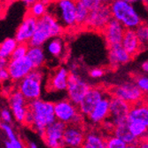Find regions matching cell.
Returning a JSON list of instances; mask_svg holds the SVG:
<instances>
[{
    "label": "cell",
    "instance_id": "6da1fadb",
    "mask_svg": "<svg viewBox=\"0 0 148 148\" xmlns=\"http://www.w3.org/2000/svg\"><path fill=\"white\" fill-rule=\"evenodd\" d=\"M56 120L54 103L37 99L29 103L24 124L31 127L42 137L45 129Z\"/></svg>",
    "mask_w": 148,
    "mask_h": 148
},
{
    "label": "cell",
    "instance_id": "7a4b0ae2",
    "mask_svg": "<svg viewBox=\"0 0 148 148\" xmlns=\"http://www.w3.org/2000/svg\"><path fill=\"white\" fill-rule=\"evenodd\" d=\"M64 28L58 20L47 12L44 16L37 19L36 31L29 45L31 46H43L50 39L60 36Z\"/></svg>",
    "mask_w": 148,
    "mask_h": 148
},
{
    "label": "cell",
    "instance_id": "3957f363",
    "mask_svg": "<svg viewBox=\"0 0 148 148\" xmlns=\"http://www.w3.org/2000/svg\"><path fill=\"white\" fill-rule=\"evenodd\" d=\"M76 0H52L47 12L54 16L64 29L76 26Z\"/></svg>",
    "mask_w": 148,
    "mask_h": 148
},
{
    "label": "cell",
    "instance_id": "277c9868",
    "mask_svg": "<svg viewBox=\"0 0 148 148\" xmlns=\"http://www.w3.org/2000/svg\"><path fill=\"white\" fill-rule=\"evenodd\" d=\"M113 18L122 23L126 29H133L142 24V20L133 4L123 1L113 0L109 4Z\"/></svg>",
    "mask_w": 148,
    "mask_h": 148
},
{
    "label": "cell",
    "instance_id": "5b68a950",
    "mask_svg": "<svg viewBox=\"0 0 148 148\" xmlns=\"http://www.w3.org/2000/svg\"><path fill=\"white\" fill-rule=\"evenodd\" d=\"M44 73L40 69H34L28 75L18 82V90L29 102L40 99L42 94Z\"/></svg>",
    "mask_w": 148,
    "mask_h": 148
},
{
    "label": "cell",
    "instance_id": "8992f818",
    "mask_svg": "<svg viewBox=\"0 0 148 148\" xmlns=\"http://www.w3.org/2000/svg\"><path fill=\"white\" fill-rule=\"evenodd\" d=\"M54 111L56 119L66 124L82 125L84 114L80 112L77 105L70 99H63L54 103Z\"/></svg>",
    "mask_w": 148,
    "mask_h": 148
},
{
    "label": "cell",
    "instance_id": "52a82bcc",
    "mask_svg": "<svg viewBox=\"0 0 148 148\" xmlns=\"http://www.w3.org/2000/svg\"><path fill=\"white\" fill-rule=\"evenodd\" d=\"M113 19L109 4H102L90 11L85 27L90 29L103 31Z\"/></svg>",
    "mask_w": 148,
    "mask_h": 148
},
{
    "label": "cell",
    "instance_id": "ba28073f",
    "mask_svg": "<svg viewBox=\"0 0 148 148\" xmlns=\"http://www.w3.org/2000/svg\"><path fill=\"white\" fill-rule=\"evenodd\" d=\"M144 94L136 82H125L111 89L112 96L122 99L131 105L143 101Z\"/></svg>",
    "mask_w": 148,
    "mask_h": 148
},
{
    "label": "cell",
    "instance_id": "9c48e42d",
    "mask_svg": "<svg viewBox=\"0 0 148 148\" xmlns=\"http://www.w3.org/2000/svg\"><path fill=\"white\" fill-rule=\"evenodd\" d=\"M8 106L13 114V118L17 123L24 124L29 110V101L18 90H12L7 98Z\"/></svg>",
    "mask_w": 148,
    "mask_h": 148
},
{
    "label": "cell",
    "instance_id": "30bf717a",
    "mask_svg": "<svg viewBox=\"0 0 148 148\" xmlns=\"http://www.w3.org/2000/svg\"><path fill=\"white\" fill-rule=\"evenodd\" d=\"M90 88L91 87L89 84L78 74L75 72L70 73L66 93H68L69 99H70L73 103L78 106Z\"/></svg>",
    "mask_w": 148,
    "mask_h": 148
},
{
    "label": "cell",
    "instance_id": "8fae6325",
    "mask_svg": "<svg viewBox=\"0 0 148 148\" xmlns=\"http://www.w3.org/2000/svg\"><path fill=\"white\" fill-rule=\"evenodd\" d=\"M66 124L56 120L50 124L42 135L45 144L51 148H58L63 146V136Z\"/></svg>",
    "mask_w": 148,
    "mask_h": 148
},
{
    "label": "cell",
    "instance_id": "7c38bea8",
    "mask_svg": "<svg viewBox=\"0 0 148 148\" xmlns=\"http://www.w3.org/2000/svg\"><path fill=\"white\" fill-rule=\"evenodd\" d=\"M11 80L14 82H20L21 79L26 77L33 69L34 66L28 56L20 59H10L7 65Z\"/></svg>",
    "mask_w": 148,
    "mask_h": 148
},
{
    "label": "cell",
    "instance_id": "4fadbf2b",
    "mask_svg": "<svg viewBox=\"0 0 148 148\" xmlns=\"http://www.w3.org/2000/svg\"><path fill=\"white\" fill-rule=\"evenodd\" d=\"M132 105L129 102L112 96L110 98V115L107 118L114 123L117 125L128 120V114Z\"/></svg>",
    "mask_w": 148,
    "mask_h": 148
},
{
    "label": "cell",
    "instance_id": "5bb4252c",
    "mask_svg": "<svg viewBox=\"0 0 148 148\" xmlns=\"http://www.w3.org/2000/svg\"><path fill=\"white\" fill-rule=\"evenodd\" d=\"M106 97L104 90L99 87H91L78 105L79 110L84 116H89L97 104Z\"/></svg>",
    "mask_w": 148,
    "mask_h": 148
},
{
    "label": "cell",
    "instance_id": "9a60e30c",
    "mask_svg": "<svg viewBox=\"0 0 148 148\" xmlns=\"http://www.w3.org/2000/svg\"><path fill=\"white\" fill-rule=\"evenodd\" d=\"M84 138L85 134L82 125L66 124L63 136V147H83Z\"/></svg>",
    "mask_w": 148,
    "mask_h": 148
},
{
    "label": "cell",
    "instance_id": "2e32d148",
    "mask_svg": "<svg viewBox=\"0 0 148 148\" xmlns=\"http://www.w3.org/2000/svg\"><path fill=\"white\" fill-rule=\"evenodd\" d=\"M36 23L37 19L30 15L29 13H27V15L24 17L23 21H21L15 32V38L18 43H29L36 31Z\"/></svg>",
    "mask_w": 148,
    "mask_h": 148
},
{
    "label": "cell",
    "instance_id": "e0dca14e",
    "mask_svg": "<svg viewBox=\"0 0 148 148\" xmlns=\"http://www.w3.org/2000/svg\"><path fill=\"white\" fill-rule=\"evenodd\" d=\"M70 72L66 68H60L53 71L47 80V90L50 91L66 90Z\"/></svg>",
    "mask_w": 148,
    "mask_h": 148
},
{
    "label": "cell",
    "instance_id": "ac0fdd59",
    "mask_svg": "<svg viewBox=\"0 0 148 148\" xmlns=\"http://www.w3.org/2000/svg\"><path fill=\"white\" fill-rule=\"evenodd\" d=\"M126 29L122 23L113 18L103 30L107 45L122 44Z\"/></svg>",
    "mask_w": 148,
    "mask_h": 148
},
{
    "label": "cell",
    "instance_id": "d6986e66",
    "mask_svg": "<svg viewBox=\"0 0 148 148\" xmlns=\"http://www.w3.org/2000/svg\"><path fill=\"white\" fill-rule=\"evenodd\" d=\"M110 115V98H103L94 107L88 118L93 124L103 123Z\"/></svg>",
    "mask_w": 148,
    "mask_h": 148
},
{
    "label": "cell",
    "instance_id": "ffe728a7",
    "mask_svg": "<svg viewBox=\"0 0 148 148\" xmlns=\"http://www.w3.org/2000/svg\"><path fill=\"white\" fill-rule=\"evenodd\" d=\"M131 57L122 44L108 45V60L112 66L124 65L130 60Z\"/></svg>",
    "mask_w": 148,
    "mask_h": 148
},
{
    "label": "cell",
    "instance_id": "44dd1931",
    "mask_svg": "<svg viewBox=\"0 0 148 148\" xmlns=\"http://www.w3.org/2000/svg\"><path fill=\"white\" fill-rule=\"evenodd\" d=\"M114 135L123 139L127 145L128 147H137L139 146L140 140H138L130 130L129 127V121H125V122L119 123L114 126L113 130Z\"/></svg>",
    "mask_w": 148,
    "mask_h": 148
},
{
    "label": "cell",
    "instance_id": "7402d4cb",
    "mask_svg": "<svg viewBox=\"0 0 148 148\" xmlns=\"http://www.w3.org/2000/svg\"><path fill=\"white\" fill-rule=\"evenodd\" d=\"M130 122H139L148 126V103L140 101L132 105L128 114Z\"/></svg>",
    "mask_w": 148,
    "mask_h": 148
},
{
    "label": "cell",
    "instance_id": "603a6c76",
    "mask_svg": "<svg viewBox=\"0 0 148 148\" xmlns=\"http://www.w3.org/2000/svg\"><path fill=\"white\" fill-rule=\"evenodd\" d=\"M124 49L133 57L136 55L140 50L141 44L137 36L136 30L133 29H127L122 42Z\"/></svg>",
    "mask_w": 148,
    "mask_h": 148
},
{
    "label": "cell",
    "instance_id": "cb8c5ba5",
    "mask_svg": "<svg viewBox=\"0 0 148 148\" xmlns=\"http://www.w3.org/2000/svg\"><path fill=\"white\" fill-rule=\"evenodd\" d=\"M1 130L6 137V139L4 141V145L6 148H22L26 146V145L20 138H18L16 133L13 130L10 123L2 122Z\"/></svg>",
    "mask_w": 148,
    "mask_h": 148
},
{
    "label": "cell",
    "instance_id": "d4e9b609",
    "mask_svg": "<svg viewBox=\"0 0 148 148\" xmlns=\"http://www.w3.org/2000/svg\"><path fill=\"white\" fill-rule=\"evenodd\" d=\"M27 56L31 60L34 69H41L45 65L46 58L45 51L42 49V46H31L29 45Z\"/></svg>",
    "mask_w": 148,
    "mask_h": 148
},
{
    "label": "cell",
    "instance_id": "484cf974",
    "mask_svg": "<svg viewBox=\"0 0 148 148\" xmlns=\"http://www.w3.org/2000/svg\"><path fill=\"white\" fill-rule=\"evenodd\" d=\"M84 148H105L106 147V139L97 131H90L85 134L83 145Z\"/></svg>",
    "mask_w": 148,
    "mask_h": 148
},
{
    "label": "cell",
    "instance_id": "4316f807",
    "mask_svg": "<svg viewBox=\"0 0 148 148\" xmlns=\"http://www.w3.org/2000/svg\"><path fill=\"white\" fill-rule=\"evenodd\" d=\"M18 44L15 37L5 38L0 45V57L10 60Z\"/></svg>",
    "mask_w": 148,
    "mask_h": 148
},
{
    "label": "cell",
    "instance_id": "83f0119b",
    "mask_svg": "<svg viewBox=\"0 0 148 148\" xmlns=\"http://www.w3.org/2000/svg\"><path fill=\"white\" fill-rule=\"evenodd\" d=\"M46 50L52 57H60L64 51V43L60 36L53 37L46 43Z\"/></svg>",
    "mask_w": 148,
    "mask_h": 148
},
{
    "label": "cell",
    "instance_id": "f1b7e54d",
    "mask_svg": "<svg viewBox=\"0 0 148 148\" xmlns=\"http://www.w3.org/2000/svg\"><path fill=\"white\" fill-rule=\"evenodd\" d=\"M129 127H130V132L138 140H142L146 138L147 127H148L146 124L139 123V122H130L129 121Z\"/></svg>",
    "mask_w": 148,
    "mask_h": 148
},
{
    "label": "cell",
    "instance_id": "f546056e",
    "mask_svg": "<svg viewBox=\"0 0 148 148\" xmlns=\"http://www.w3.org/2000/svg\"><path fill=\"white\" fill-rule=\"evenodd\" d=\"M47 10L48 5L45 3H44L42 0H38V1L33 3L29 6L28 13H29L30 15L34 16L36 19H39L45 14L47 12Z\"/></svg>",
    "mask_w": 148,
    "mask_h": 148
},
{
    "label": "cell",
    "instance_id": "4dcf8cb0",
    "mask_svg": "<svg viewBox=\"0 0 148 148\" xmlns=\"http://www.w3.org/2000/svg\"><path fill=\"white\" fill-rule=\"evenodd\" d=\"M90 9L84 5L82 3L77 2L76 5V26L81 27V26H85L86 21L88 20L89 14H90Z\"/></svg>",
    "mask_w": 148,
    "mask_h": 148
},
{
    "label": "cell",
    "instance_id": "1f68e13d",
    "mask_svg": "<svg viewBox=\"0 0 148 148\" xmlns=\"http://www.w3.org/2000/svg\"><path fill=\"white\" fill-rule=\"evenodd\" d=\"M135 30L141 45H148V25L140 24Z\"/></svg>",
    "mask_w": 148,
    "mask_h": 148
},
{
    "label": "cell",
    "instance_id": "d6a6232c",
    "mask_svg": "<svg viewBox=\"0 0 148 148\" xmlns=\"http://www.w3.org/2000/svg\"><path fill=\"white\" fill-rule=\"evenodd\" d=\"M106 147L107 148H126L128 145L120 138L116 136H112L106 138Z\"/></svg>",
    "mask_w": 148,
    "mask_h": 148
},
{
    "label": "cell",
    "instance_id": "836d02e7",
    "mask_svg": "<svg viewBox=\"0 0 148 148\" xmlns=\"http://www.w3.org/2000/svg\"><path fill=\"white\" fill-rule=\"evenodd\" d=\"M29 48V44L19 43L17 47L15 48L14 51H13L11 59H20V58H23V57L27 56Z\"/></svg>",
    "mask_w": 148,
    "mask_h": 148
},
{
    "label": "cell",
    "instance_id": "e575fe53",
    "mask_svg": "<svg viewBox=\"0 0 148 148\" xmlns=\"http://www.w3.org/2000/svg\"><path fill=\"white\" fill-rule=\"evenodd\" d=\"M135 82L145 94H148V76L147 75H138L136 78Z\"/></svg>",
    "mask_w": 148,
    "mask_h": 148
},
{
    "label": "cell",
    "instance_id": "d590c367",
    "mask_svg": "<svg viewBox=\"0 0 148 148\" xmlns=\"http://www.w3.org/2000/svg\"><path fill=\"white\" fill-rule=\"evenodd\" d=\"M12 118H13V114L9 108H6V107H4V108L1 110V119L3 123H12Z\"/></svg>",
    "mask_w": 148,
    "mask_h": 148
},
{
    "label": "cell",
    "instance_id": "8d00e7d4",
    "mask_svg": "<svg viewBox=\"0 0 148 148\" xmlns=\"http://www.w3.org/2000/svg\"><path fill=\"white\" fill-rule=\"evenodd\" d=\"M77 2L79 3H82L84 5H86L90 10L95 8L100 5H102L101 3V0H76Z\"/></svg>",
    "mask_w": 148,
    "mask_h": 148
},
{
    "label": "cell",
    "instance_id": "74e56055",
    "mask_svg": "<svg viewBox=\"0 0 148 148\" xmlns=\"http://www.w3.org/2000/svg\"><path fill=\"white\" fill-rule=\"evenodd\" d=\"M105 71L102 69L99 68H96V69H93L90 71L89 75L91 78H99L101 76H103Z\"/></svg>",
    "mask_w": 148,
    "mask_h": 148
},
{
    "label": "cell",
    "instance_id": "f35d334b",
    "mask_svg": "<svg viewBox=\"0 0 148 148\" xmlns=\"http://www.w3.org/2000/svg\"><path fill=\"white\" fill-rule=\"evenodd\" d=\"M0 79H1L2 82H6V81L11 79L7 68H0Z\"/></svg>",
    "mask_w": 148,
    "mask_h": 148
},
{
    "label": "cell",
    "instance_id": "ab89813d",
    "mask_svg": "<svg viewBox=\"0 0 148 148\" xmlns=\"http://www.w3.org/2000/svg\"><path fill=\"white\" fill-rule=\"evenodd\" d=\"M8 63H9V59L0 57V68H7Z\"/></svg>",
    "mask_w": 148,
    "mask_h": 148
},
{
    "label": "cell",
    "instance_id": "60d3db41",
    "mask_svg": "<svg viewBox=\"0 0 148 148\" xmlns=\"http://www.w3.org/2000/svg\"><path fill=\"white\" fill-rule=\"evenodd\" d=\"M139 146L144 147V148H148V138H145L140 140Z\"/></svg>",
    "mask_w": 148,
    "mask_h": 148
},
{
    "label": "cell",
    "instance_id": "b9f144b4",
    "mask_svg": "<svg viewBox=\"0 0 148 148\" xmlns=\"http://www.w3.org/2000/svg\"><path fill=\"white\" fill-rule=\"evenodd\" d=\"M21 1L23 4H25L27 6H29V5H32L33 3H35V2L38 1V0H21Z\"/></svg>",
    "mask_w": 148,
    "mask_h": 148
},
{
    "label": "cell",
    "instance_id": "7bdbcfd3",
    "mask_svg": "<svg viewBox=\"0 0 148 148\" xmlns=\"http://www.w3.org/2000/svg\"><path fill=\"white\" fill-rule=\"evenodd\" d=\"M142 69H143V71L148 73V60L145 61V62L142 64Z\"/></svg>",
    "mask_w": 148,
    "mask_h": 148
},
{
    "label": "cell",
    "instance_id": "ee69618b",
    "mask_svg": "<svg viewBox=\"0 0 148 148\" xmlns=\"http://www.w3.org/2000/svg\"><path fill=\"white\" fill-rule=\"evenodd\" d=\"M123 1H126V2H129L131 4H136V3L142 2V1H144V0H123Z\"/></svg>",
    "mask_w": 148,
    "mask_h": 148
},
{
    "label": "cell",
    "instance_id": "f6af8a7d",
    "mask_svg": "<svg viewBox=\"0 0 148 148\" xmlns=\"http://www.w3.org/2000/svg\"><path fill=\"white\" fill-rule=\"evenodd\" d=\"M28 146L30 147V148H36L37 145L35 142H29V143H28Z\"/></svg>",
    "mask_w": 148,
    "mask_h": 148
},
{
    "label": "cell",
    "instance_id": "bcb514c9",
    "mask_svg": "<svg viewBox=\"0 0 148 148\" xmlns=\"http://www.w3.org/2000/svg\"><path fill=\"white\" fill-rule=\"evenodd\" d=\"M146 138H148V127H147V135H146Z\"/></svg>",
    "mask_w": 148,
    "mask_h": 148
}]
</instances>
